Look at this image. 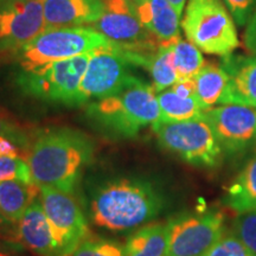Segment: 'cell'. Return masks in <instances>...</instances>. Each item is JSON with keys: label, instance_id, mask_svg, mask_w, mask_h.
Listing matches in <instances>:
<instances>
[{"label": "cell", "instance_id": "1", "mask_svg": "<svg viewBox=\"0 0 256 256\" xmlns=\"http://www.w3.org/2000/svg\"><path fill=\"white\" fill-rule=\"evenodd\" d=\"M164 208V198L151 182L116 178L98 185L90 197L92 222L114 232H130L154 220Z\"/></svg>", "mask_w": 256, "mask_h": 256}, {"label": "cell", "instance_id": "2", "mask_svg": "<svg viewBox=\"0 0 256 256\" xmlns=\"http://www.w3.org/2000/svg\"><path fill=\"white\" fill-rule=\"evenodd\" d=\"M92 152L94 145L86 134L70 128H54L38 134L26 162L34 183L72 194Z\"/></svg>", "mask_w": 256, "mask_h": 256}, {"label": "cell", "instance_id": "3", "mask_svg": "<svg viewBox=\"0 0 256 256\" xmlns=\"http://www.w3.org/2000/svg\"><path fill=\"white\" fill-rule=\"evenodd\" d=\"M87 115L110 136L133 138L158 122L160 110L153 86L133 76L118 92L89 104Z\"/></svg>", "mask_w": 256, "mask_h": 256}, {"label": "cell", "instance_id": "4", "mask_svg": "<svg viewBox=\"0 0 256 256\" xmlns=\"http://www.w3.org/2000/svg\"><path fill=\"white\" fill-rule=\"evenodd\" d=\"M113 43L95 28L88 26L46 28L16 50V57L20 69H32L110 46Z\"/></svg>", "mask_w": 256, "mask_h": 256}, {"label": "cell", "instance_id": "5", "mask_svg": "<svg viewBox=\"0 0 256 256\" xmlns=\"http://www.w3.org/2000/svg\"><path fill=\"white\" fill-rule=\"evenodd\" d=\"M92 52L32 69H20L16 83L25 95L31 98L78 107L80 84Z\"/></svg>", "mask_w": 256, "mask_h": 256}, {"label": "cell", "instance_id": "6", "mask_svg": "<svg viewBox=\"0 0 256 256\" xmlns=\"http://www.w3.org/2000/svg\"><path fill=\"white\" fill-rule=\"evenodd\" d=\"M182 28L188 40L209 55H230L240 46L234 18L223 0H188Z\"/></svg>", "mask_w": 256, "mask_h": 256}, {"label": "cell", "instance_id": "7", "mask_svg": "<svg viewBox=\"0 0 256 256\" xmlns=\"http://www.w3.org/2000/svg\"><path fill=\"white\" fill-rule=\"evenodd\" d=\"M152 128L160 146L188 164L212 168L222 162V146L203 116L179 122H156Z\"/></svg>", "mask_w": 256, "mask_h": 256}, {"label": "cell", "instance_id": "8", "mask_svg": "<svg viewBox=\"0 0 256 256\" xmlns=\"http://www.w3.org/2000/svg\"><path fill=\"white\" fill-rule=\"evenodd\" d=\"M168 224V256H203L226 232V216L218 209L185 214Z\"/></svg>", "mask_w": 256, "mask_h": 256}, {"label": "cell", "instance_id": "9", "mask_svg": "<svg viewBox=\"0 0 256 256\" xmlns=\"http://www.w3.org/2000/svg\"><path fill=\"white\" fill-rule=\"evenodd\" d=\"M40 200L62 256H72L83 240L90 236L88 222L72 194L40 185Z\"/></svg>", "mask_w": 256, "mask_h": 256}, {"label": "cell", "instance_id": "10", "mask_svg": "<svg viewBox=\"0 0 256 256\" xmlns=\"http://www.w3.org/2000/svg\"><path fill=\"white\" fill-rule=\"evenodd\" d=\"M130 66L115 43L92 51L80 84L78 106L101 100L122 89L134 76Z\"/></svg>", "mask_w": 256, "mask_h": 256}, {"label": "cell", "instance_id": "11", "mask_svg": "<svg viewBox=\"0 0 256 256\" xmlns=\"http://www.w3.org/2000/svg\"><path fill=\"white\" fill-rule=\"evenodd\" d=\"M44 30L43 0H0V51L17 50Z\"/></svg>", "mask_w": 256, "mask_h": 256}, {"label": "cell", "instance_id": "12", "mask_svg": "<svg viewBox=\"0 0 256 256\" xmlns=\"http://www.w3.org/2000/svg\"><path fill=\"white\" fill-rule=\"evenodd\" d=\"M202 116L212 128L223 150L238 153L256 142V108L243 104H223L209 108Z\"/></svg>", "mask_w": 256, "mask_h": 256}, {"label": "cell", "instance_id": "13", "mask_svg": "<svg viewBox=\"0 0 256 256\" xmlns=\"http://www.w3.org/2000/svg\"><path fill=\"white\" fill-rule=\"evenodd\" d=\"M104 12L102 17L92 24L98 31L121 48H151L160 44L142 24L132 6L130 0H104Z\"/></svg>", "mask_w": 256, "mask_h": 256}, {"label": "cell", "instance_id": "14", "mask_svg": "<svg viewBox=\"0 0 256 256\" xmlns=\"http://www.w3.org/2000/svg\"><path fill=\"white\" fill-rule=\"evenodd\" d=\"M220 66L228 74V83L220 104H243L256 108V57L223 56Z\"/></svg>", "mask_w": 256, "mask_h": 256}, {"label": "cell", "instance_id": "15", "mask_svg": "<svg viewBox=\"0 0 256 256\" xmlns=\"http://www.w3.org/2000/svg\"><path fill=\"white\" fill-rule=\"evenodd\" d=\"M16 241L38 256H62L40 198L16 224Z\"/></svg>", "mask_w": 256, "mask_h": 256}, {"label": "cell", "instance_id": "16", "mask_svg": "<svg viewBox=\"0 0 256 256\" xmlns=\"http://www.w3.org/2000/svg\"><path fill=\"white\" fill-rule=\"evenodd\" d=\"M46 28L88 26L104 12V0H43Z\"/></svg>", "mask_w": 256, "mask_h": 256}, {"label": "cell", "instance_id": "17", "mask_svg": "<svg viewBox=\"0 0 256 256\" xmlns=\"http://www.w3.org/2000/svg\"><path fill=\"white\" fill-rule=\"evenodd\" d=\"M136 17L160 43L180 38V16L168 0H130Z\"/></svg>", "mask_w": 256, "mask_h": 256}, {"label": "cell", "instance_id": "18", "mask_svg": "<svg viewBox=\"0 0 256 256\" xmlns=\"http://www.w3.org/2000/svg\"><path fill=\"white\" fill-rule=\"evenodd\" d=\"M40 198V185L32 182H0V212L16 226L34 202Z\"/></svg>", "mask_w": 256, "mask_h": 256}, {"label": "cell", "instance_id": "19", "mask_svg": "<svg viewBox=\"0 0 256 256\" xmlns=\"http://www.w3.org/2000/svg\"><path fill=\"white\" fill-rule=\"evenodd\" d=\"M168 223L146 224L128 238L126 256H168Z\"/></svg>", "mask_w": 256, "mask_h": 256}, {"label": "cell", "instance_id": "20", "mask_svg": "<svg viewBox=\"0 0 256 256\" xmlns=\"http://www.w3.org/2000/svg\"><path fill=\"white\" fill-rule=\"evenodd\" d=\"M223 203L238 215L256 210V154L226 188Z\"/></svg>", "mask_w": 256, "mask_h": 256}, {"label": "cell", "instance_id": "21", "mask_svg": "<svg viewBox=\"0 0 256 256\" xmlns=\"http://www.w3.org/2000/svg\"><path fill=\"white\" fill-rule=\"evenodd\" d=\"M160 120L158 122H179L198 119L206 110H203L196 96H182L171 87L156 94Z\"/></svg>", "mask_w": 256, "mask_h": 256}, {"label": "cell", "instance_id": "22", "mask_svg": "<svg viewBox=\"0 0 256 256\" xmlns=\"http://www.w3.org/2000/svg\"><path fill=\"white\" fill-rule=\"evenodd\" d=\"M194 81L197 100L203 110H206L220 102L228 83V74L224 72L220 64L208 62L204 63Z\"/></svg>", "mask_w": 256, "mask_h": 256}, {"label": "cell", "instance_id": "23", "mask_svg": "<svg viewBox=\"0 0 256 256\" xmlns=\"http://www.w3.org/2000/svg\"><path fill=\"white\" fill-rule=\"evenodd\" d=\"M174 60L178 80L194 78L206 63L200 50L182 38L174 42Z\"/></svg>", "mask_w": 256, "mask_h": 256}, {"label": "cell", "instance_id": "24", "mask_svg": "<svg viewBox=\"0 0 256 256\" xmlns=\"http://www.w3.org/2000/svg\"><path fill=\"white\" fill-rule=\"evenodd\" d=\"M72 256H126L124 246L104 238L88 236L78 246Z\"/></svg>", "mask_w": 256, "mask_h": 256}, {"label": "cell", "instance_id": "25", "mask_svg": "<svg viewBox=\"0 0 256 256\" xmlns=\"http://www.w3.org/2000/svg\"><path fill=\"white\" fill-rule=\"evenodd\" d=\"M230 232L256 256V210L238 214Z\"/></svg>", "mask_w": 256, "mask_h": 256}, {"label": "cell", "instance_id": "26", "mask_svg": "<svg viewBox=\"0 0 256 256\" xmlns=\"http://www.w3.org/2000/svg\"><path fill=\"white\" fill-rule=\"evenodd\" d=\"M20 180L32 183L31 170L24 158L0 156V182Z\"/></svg>", "mask_w": 256, "mask_h": 256}, {"label": "cell", "instance_id": "27", "mask_svg": "<svg viewBox=\"0 0 256 256\" xmlns=\"http://www.w3.org/2000/svg\"><path fill=\"white\" fill-rule=\"evenodd\" d=\"M203 256H255L232 232H224L220 238Z\"/></svg>", "mask_w": 256, "mask_h": 256}, {"label": "cell", "instance_id": "28", "mask_svg": "<svg viewBox=\"0 0 256 256\" xmlns=\"http://www.w3.org/2000/svg\"><path fill=\"white\" fill-rule=\"evenodd\" d=\"M238 25H246L254 14L256 0H223Z\"/></svg>", "mask_w": 256, "mask_h": 256}, {"label": "cell", "instance_id": "29", "mask_svg": "<svg viewBox=\"0 0 256 256\" xmlns=\"http://www.w3.org/2000/svg\"><path fill=\"white\" fill-rule=\"evenodd\" d=\"M243 40H244V46L249 52L256 56V8L248 20L247 28L243 34Z\"/></svg>", "mask_w": 256, "mask_h": 256}, {"label": "cell", "instance_id": "30", "mask_svg": "<svg viewBox=\"0 0 256 256\" xmlns=\"http://www.w3.org/2000/svg\"><path fill=\"white\" fill-rule=\"evenodd\" d=\"M0 136H8L14 142H19L22 136L18 133V127L2 112H0Z\"/></svg>", "mask_w": 256, "mask_h": 256}, {"label": "cell", "instance_id": "31", "mask_svg": "<svg viewBox=\"0 0 256 256\" xmlns=\"http://www.w3.org/2000/svg\"><path fill=\"white\" fill-rule=\"evenodd\" d=\"M0 156L23 158L18 148V145H16L14 140L4 136H0Z\"/></svg>", "mask_w": 256, "mask_h": 256}, {"label": "cell", "instance_id": "32", "mask_svg": "<svg viewBox=\"0 0 256 256\" xmlns=\"http://www.w3.org/2000/svg\"><path fill=\"white\" fill-rule=\"evenodd\" d=\"M23 246L12 240L0 236V256H17Z\"/></svg>", "mask_w": 256, "mask_h": 256}, {"label": "cell", "instance_id": "33", "mask_svg": "<svg viewBox=\"0 0 256 256\" xmlns=\"http://www.w3.org/2000/svg\"><path fill=\"white\" fill-rule=\"evenodd\" d=\"M168 2L174 6V8L177 11V14L179 16H182V12H183L186 0H168Z\"/></svg>", "mask_w": 256, "mask_h": 256}, {"label": "cell", "instance_id": "34", "mask_svg": "<svg viewBox=\"0 0 256 256\" xmlns=\"http://www.w3.org/2000/svg\"><path fill=\"white\" fill-rule=\"evenodd\" d=\"M8 226H14V224H11L8 220H6L5 217L2 215V212H0V236H2V232H6L5 229H8ZM2 238H4V236H2Z\"/></svg>", "mask_w": 256, "mask_h": 256}, {"label": "cell", "instance_id": "35", "mask_svg": "<svg viewBox=\"0 0 256 256\" xmlns=\"http://www.w3.org/2000/svg\"><path fill=\"white\" fill-rule=\"evenodd\" d=\"M255 145H256V142H255Z\"/></svg>", "mask_w": 256, "mask_h": 256}]
</instances>
